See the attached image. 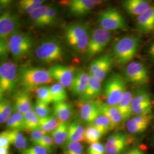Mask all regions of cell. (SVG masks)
Listing matches in <instances>:
<instances>
[{"mask_svg": "<svg viewBox=\"0 0 154 154\" xmlns=\"http://www.w3.org/2000/svg\"><path fill=\"white\" fill-rule=\"evenodd\" d=\"M97 21L100 28L107 31L127 30L128 26L121 13L115 8H109L101 11Z\"/></svg>", "mask_w": 154, "mask_h": 154, "instance_id": "7", "label": "cell"}, {"mask_svg": "<svg viewBox=\"0 0 154 154\" xmlns=\"http://www.w3.org/2000/svg\"><path fill=\"white\" fill-rule=\"evenodd\" d=\"M140 42V38L134 35H126L118 39L112 47L115 61L121 65L131 62L137 54Z\"/></svg>", "mask_w": 154, "mask_h": 154, "instance_id": "2", "label": "cell"}, {"mask_svg": "<svg viewBox=\"0 0 154 154\" xmlns=\"http://www.w3.org/2000/svg\"><path fill=\"white\" fill-rule=\"evenodd\" d=\"M14 110L22 114L32 110V102L28 91H18L14 96Z\"/></svg>", "mask_w": 154, "mask_h": 154, "instance_id": "21", "label": "cell"}, {"mask_svg": "<svg viewBox=\"0 0 154 154\" xmlns=\"http://www.w3.org/2000/svg\"><path fill=\"white\" fill-rule=\"evenodd\" d=\"M39 128V118L33 109L23 114V130L32 132Z\"/></svg>", "mask_w": 154, "mask_h": 154, "instance_id": "29", "label": "cell"}, {"mask_svg": "<svg viewBox=\"0 0 154 154\" xmlns=\"http://www.w3.org/2000/svg\"><path fill=\"white\" fill-rule=\"evenodd\" d=\"M125 78L121 74L114 73L109 77L105 82L106 103L111 106H116L126 90Z\"/></svg>", "mask_w": 154, "mask_h": 154, "instance_id": "4", "label": "cell"}, {"mask_svg": "<svg viewBox=\"0 0 154 154\" xmlns=\"http://www.w3.org/2000/svg\"><path fill=\"white\" fill-rule=\"evenodd\" d=\"M132 97L133 94L131 92L126 91L116 106L120 112L123 121H128L132 114Z\"/></svg>", "mask_w": 154, "mask_h": 154, "instance_id": "24", "label": "cell"}, {"mask_svg": "<svg viewBox=\"0 0 154 154\" xmlns=\"http://www.w3.org/2000/svg\"><path fill=\"white\" fill-rule=\"evenodd\" d=\"M54 143V142L52 137L46 134L37 145L42 146L45 148L48 149L50 152H51V149Z\"/></svg>", "mask_w": 154, "mask_h": 154, "instance_id": "47", "label": "cell"}, {"mask_svg": "<svg viewBox=\"0 0 154 154\" xmlns=\"http://www.w3.org/2000/svg\"><path fill=\"white\" fill-rule=\"evenodd\" d=\"M114 61V57L110 54L102 55L91 62L89 66V74L102 81L111 70Z\"/></svg>", "mask_w": 154, "mask_h": 154, "instance_id": "11", "label": "cell"}, {"mask_svg": "<svg viewBox=\"0 0 154 154\" xmlns=\"http://www.w3.org/2000/svg\"><path fill=\"white\" fill-rule=\"evenodd\" d=\"M60 124V122L55 116H48L39 119V128L46 133L53 132Z\"/></svg>", "mask_w": 154, "mask_h": 154, "instance_id": "31", "label": "cell"}, {"mask_svg": "<svg viewBox=\"0 0 154 154\" xmlns=\"http://www.w3.org/2000/svg\"><path fill=\"white\" fill-rule=\"evenodd\" d=\"M9 51L16 60H21L30 53L33 39L28 33L17 32L8 39Z\"/></svg>", "mask_w": 154, "mask_h": 154, "instance_id": "6", "label": "cell"}, {"mask_svg": "<svg viewBox=\"0 0 154 154\" xmlns=\"http://www.w3.org/2000/svg\"><path fill=\"white\" fill-rule=\"evenodd\" d=\"M11 144L9 130H8L1 132L0 134V147L9 149Z\"/></svg>", "mask_w": 154, "mask_h": 154, "instance_id": "46", "label": "cell"}, {"mask_svg": "<svg viewBox=\"0 0 154 154\" xmlns=\"http://www.w3.org/2000/svg\"><path fill=\"white\" fill-rule=\"evenodd\" d=\"M111 33L102 28L94 29L91 33L86 54L87 57L91 58L102 52L110 42Z\"/></svg>", "mask_w": 154, "mask_h": 154, "instance_id": "9", "label": "cell"}, {"mask_svg": "<svg viewBox=\"0 0 154 154\" xmlns=\"http://www.w3.org/2000/svg\"><path fill=\"white\" fill-rule=\"evenodd\" d=\"M18 17L13 13L6 11L0 17V39L8 40L13 34L18 32Z\"/></svg>", "mask_w": 154, "mask_h": 154, "instance_id": "13", "label": "cell"}, {"mask_svg": "<svg viewBox=\"0 0 154 154\" xmlns=\"http://www.w3.org/2000/svg\"><path fill=\"white\" fill-rule=\"evenodd\" d=\"M124 154H145L143 151L138 147H134L127 151Z\"/></svg>", "mask_w": 154, "mask_h": 154, "instance_id": "49", "label": "cell"}, {"mask_svg": "<svg viewBox=\"0 0 154 154\" xmlns=\"http://www.w3.org/2000/svg\"><path fill=\"white\" fill-rule=\"evenodd\" d=\"M127 81L138 85H145L149 83V75L147 68L142 62L131 61L125 69Z\"/></svg>", "mask_w": 154, "mask_h": 154, "instance_id": "10", "label": "cell"}, {"mask_svg": "<svg viewBox=\"0 0 154 154\" xmlns=\"http://www.w3.org/2000/svg\"><path fill=\"white\" fill-rule=\"evenodd\" d=\"M88 154H106L105 145L102 143L96 142L91 144L87 150Z\"/></svg>", "mask_w": 154, "mask_h": 154, "instance_id": "43", "label": "cell"}, {"mask_svg": "<svg viewBox=\"0 0 154 154\" xmlns=\"http://www.w3.org/2000/svg\"><path fill=\"white\" fill-rule=\"evenodd\" d=\"M43 0H22L18 5L19 11L23 14H30L35 9L42 5Z\"/></svg>", "mask_w": 154, "mask_h": 154, "instance_id": "34", "label": "cell"}, {"mask_svg": "<svg viewBox=\"0 0 154 154\" xmlns=\"http://www.w3.org/2000/svg\"><path fill=\"white\" fill-rule=\"evenodd\" d=\"M0 154H10L9 149L4 147L0 148Z\"/></svg>", "mask_w": 154, "mask_h": 154, "instance_id": "52", "label": "cell"}, {"mask_svg": "<svg viewBox=\"0 0 154 154\" xmlns=\"http://www.w3.org/2000/svg\"><path fill=\"white\" fill-rule=\"evenodd\" d=\"M81 118L88 123L93 124L100 114L98 101H86L80 107Z\"/></svg>", "mask_w": 154, "mask_h": 154, "instance_id": "17", "label": "cell"}, {"mask_svg": "<svg viewBox=\"0 0 154 154\" xmlns=\"http://www.w3.org/2000/svg\"><path fill=\"white\" fill-rule=\"evenodd\" d=\"M9 53H10V51L8 45V40L0 39V55L1 60L6 59Z\"/></svg>", "mask_w": 154, "mask_h": 154, "instance_id": "48", "label": "cell"}, {"mask_svg": "<svg viewBox=\"0 0 154 154\" xmlns=\"http://www.w3.org/2000/svg\"><path fill=\"white\" fill-rule=\"evenodd\" d=\"M62 154H85L84 146L81 142L66 143Z\"/></svg>", "mask_w": 154, "mask_h": 154, "instance_id": "40", "label": "cell"}, {"mask_svg": "<svg viewBox=\"0 0 154 154\" xmlns=\"http://www.w3.org/2000/svg\"><path fill=\"white\" fill-rule=\"evenodd\" d=\"M154 106L151 97L147 91L138 90L133 95L132 100V114L149 115L152 114Z\"/></svg>", "mask_w": 154, "mask_h": 154, "instance_id": "12", "label": "cell"}, {"mask_svg": "<svg viewBox=\"0 0 154 154\" xmlns=\"http://www.w3.org/2000/svg\"><path fill=\"white\" fill-rule=\"evenodd\" d=\"M102 91L101 81L98 78L90 74L88 83L85 91L81 96V99L85 102L89 101L98 97Z\"/></svg>", "mask_w": 154, "mask_h": 154, "instance_id": "22", "label": "cell"}, {"mask_svg": "<svg viewBox=\"0 0 154 154\" xmlns=\"http://www.w3.org/2000/svg\"><path fill=\"white\" fill-rule=\"evenodd\" d=\"M69 126L65 123H60L51 133V137L56 145L61 146L66 142L68 137Z\"/></svg>", "mask_w": 154, "mask_h": 154, "instance_id": "28", "label": "cell"}, {"mask_svg": "<svg viewBox=\"0 0 154 154\" xmlns=\"http://www.w3.org/2000/svg\"><path fill=\"white\" fill-rule=\"evenodd\" d=\"M30 133V140L34 145H37L46 135V132L39 128H37Z\"/></svg>", "mask_w": 154, "mask_h": 154, "instance_id": "44", "label": "cell"}, {"mask_svg": "<svg viewBox=\"0 0 154 154\" xmlns=\"http://www.w3.org/2000/svg\"><path fill=\"white\" fill-rule=\"evenodd\" d=\"M18 82L16 65L10 61L1 63L0 66V97L11 92Z\"/></svg>", "mask_w": 154, "mask_h": 154, "instance_id": "8", "label": "cell"}, {"mask_svg": "<svg viewBox=\"0 0 154 154\" xmlns=\"http://www.w3.org/2000/svg\"><path fill=\"white\" fill-rule=\"evenodd\" d=\"M35 91L37 100L47 104L53 102L49 87L45 85L36 88Z\"/></svg>", "mask_w": 154, "mask_h": 154, "instance_id": "39", "label": "cell"}, {"mask_svg": "<svg viewBox=\"0 0 154 154\" xmlns=\"http://www.w3.org/2000/svg\"><path fill=\"white\" fill-rule=\"evenodd\" d=\"M89 77V73L82 69H78L75 72L72 85L69 88L70 90L74 94L80 95L81 97L87 87Z\"/></svg>", "mask_w": 154, "mask_h": 154, "instance_id": "18", "label": "cell"}, {"mask_svg": "<svg viewBox=\"0 0 154 154\" xmlns=\"http://www.w3.org/2000/svg\"><path fill=\"white\" fill-rule=\"evenodd\" d=\"M137 25L143 33H149L154 29V6L138 17Z\"/></svg>", "mask_w": 154, "mask_h": 154, "instance_id": "23", "label": "cell"}, {"mask_svg": "<svg viewBox=\"0 0 154 154\" xmlns=\"http://www.w3.org/2000/svg\"><path fill=\"white\" fill-rule=\"evenodd\" d=\"M53 80L65 88H70L75 76L76 69L72 66L55 65L48 70Z\"/></svg>", "mask_w": 154, "mask_h": 154, "instance_id": "14", "label": "cell"}, {"mask_svg": "<svg viewBox=\"0 0 154 154\" xmlns=\"http://www.w3.org/2000/svg\"><path fill=\"white\" fill-rule=\"evenodd\" d=\"M56 17V11L53 8H50L45 17L42 27L51 25L55 20Z\"/></svg>", "mask_w": 154, "mask_h": 154, "instance_id": "45", "label": "cell"}, {"mask_svg": "<svg viewBox=\"0 0 154 154\" xmlns=\"http://www.w3.org/2000/svg\"><path fill=\"white\" fill-rule=\"evenodd\" d=\"M11 1H8V0H1V7H7L11 3Z\"/></svg>", "mask_w": 154, "mask_h": 154, "instance_id": "51", "label": "cell"}, {"mask_svg": "<svg viewBox=\"0 0 154 154\" xmlns=\"http://www.w3.org/2000/svg\"><path fill=\"white\" fill-rule=\"evenodd\" d=\"M66 42L75 52L86 53L90 35L86 25L74 23L67 25L64 29Z\"/></svg>", "mask_w": 154, "mask_h": 154, "instance_id": "3", "label": "cell"}, {"mask_svg": "<svg viewBox=\"0 0 154 154\" xmlns=\"http://www.w3.org/2000/svg\"><path fill=\"white\" fill-rule=\"evenodd\" d=\"M148 54L150 58L154 61V42L149 46Z\"/></svg>", "mask_w": 154, "mask_h": 154, "instance_id": "50", "label": "cell"}, {"mask_svg": "<svg viewBox=\"0 0 154 154\" xmlns=\"http://www.w3.org/2000/svg\"><path fill=\"white\" fill-rule=\"evenodd\" d=\"M9 137L11 144L21 151L26 149L28 142L26 138L19 130H9Z\"/></svg>", "mask_w": 154, "mask_h": 154, "instance_id": "30", "label": "cell"}, {"mask_svg": "<svg viewBox=\"0 0 154 154\" xmlns=\"http://www.w3.org/2000/svg\"><path fill=\"white\" fill-rule=\"evenodd\" d=\"M33 110L39 119L48 116L50 112V109L48 104L41 102L38 100H36Z\"/></svg>", "mask_w": 154, "mask_h": 154, "instance_id": "41", "label": "cell"}, {"mask_svg": "<svg viewBox=\"0 0 154 154\" xmlns=\"http://www.w3.org/2000/svg\"><path fill=\"white\" fill-rule=\"evenodd\" d=\"M6 127L9 130H23V114L15 112L6 122Z\"/></svg>", "mask_w": 154, "mask_h": 154, "instance_id": "36", "label": "cell"}, {"mask_svg": "<svg viewBox=\"0 0 154 154\" xmlns=\"http://www.w3.org/2000/svg\"><path fill=\"white\" fill-rule=\"evenodd\" d=\"M153 118L154 116L152 114L135 116L127 121V129L128 132L132 134L144 132L147 128Z\"/></svg>", "mask_w": 154, "mask_h": 154, "instance_id": "16", "label": "cell"}, {"mask_svg": "<svg viewBox=\"0 0 154 154\" xmlns=\"http://www.w3.org/2000/svg\"><path fill=\"white\" fill-rule=\"evenodd\" d=\"M53 110L54 116L60 123H65L67 121L72 112V105L66 101L54 102Z\"/></svg>", "mask_w": 154, "mask_h": 154, "instance_id": "26", "label": "cell"}, {"mask_svg": "<svg viewBox=\"0 0 154 154\" xmlns=\"http://www.w3.org/2000/svg\"><path fill=\"white\" fill-rule=\"evenodd\" d=\"M98 103L101 114L109 117L112 128L118 126L123 121L121 114L116 106H109L100 101H98Z\"/></svg>", "mask_w": 154, "mask_h": 154, "instance_id": "25", "label": "cell"}, {"mask_svg": "<svg viewBox=\"0 0 154 154\" xmlns=\"http://www.w3.org/2000/svg\"><path fill=\"white\" fill-rule=\"evenodd\" d=\"M48 70L37 67H23L18 73V82L26 91L53 82Z\"/></svg>", "mask_w": 154, "mask_h": 154, "instance_id": "1", "label": "cell"}, {"mask_svg": "<svg viewBox=\"0 0 154 154\" xmlns=\"http://www.w3.org/2000/svg\"><path fill=\"white\" fill-rule=\"evenodd\" d=\"M37 58L45 63L61 61L63 52L61 45L53 39H46L37 47L35 51Z\"/></svg>", "mask_w": 154, "mask_h": 154, "instance_id": "5", "label": "cell"}, {"mask_svg": "<svg viewBox=\"0 0 154 154\" xmlns=\"http://www.w3.org/2000/svg\"><path fill=\"white\" fill-rule=\"evenodd\" d=\"M132 140L126 134L117 132L112 134L105 144L106 154H121Z\"/></svg>", "mask_w": 154, "mask_h": 154, "instance_id": "15", "label": "cell"}, {"mask_svg": "<svg viewBox=\"0 0 154 154\" xmlns=\"http://www.w3.org/2000/svg\"><path fill=\"white\" fill-rule=\"evenodd\" d=\"M153 144H154V138H153Z\"/></svg>", "mask_w": 154, "mask_h": 154, "instance_id": "53", "label": "cell"}, {"mask_svg": "<svg viewBox=\"0 0 154 154\" xmlns=\"http://www.w3.org/2000/svg\"><path fill=\"white\" fill-rule=\"evenodd\" d=\"M49 152L48 149L39 145L26 148L21 151L22 154H48Z\"/></svg>", "mask_w": 154, "mask_h": 154, "instance_id": "42", "label": "cell"}, {"mask_svg": "<svg viewBox=\"0 0 154 154\" xmlns=\"http://www.w3.org/2000/svg\"><path fill=\"white\" fill-rule=\"evenodd\" d=\"M51 6L49 5H42L35 9L29 15L34 24L39 27H42L45 17Z\"/></svg>", "mask_w": 154, "mask_h": 154, "instance_id": "32", "label": "cell"}, {"mask_svg": "<svg viewBox=\"0 0 154 154\" xmlns=\"http://www.w3.org/2000/svg\"><path fill=\"white\" fill-rule=\"evenodd\" d=\"M125 11L133 16H139L151 7L150 2L145 0H127L123 2Z\"/></svg>", "mask_w": 154, "mask_h": 154, "instance_id": "20", "label": "cell"}, {"mask_svg": "<svg viewBox=\"0 0 154 154\" xmlns=\"http://www.w3.org/2000/svg\"><path fill=\"white\" fill-rule=\"evenodd\" d=\"M95 6L92 0H72L68 2L70 13L74 16H83L88 13Z\"/></svg>", "mask_w": 154, "mask_h": 154, "instance_id": "19", "label": "cell"}, {"mask_svg": "<svg viewBox=\"0 0 154 154\" xmlns=\"http://www.w3.org/2000/svg\"><path fill=\"white\" fill-rule=\"evenodd\" d=\"M53 102L66 101L67 98L65 88L59 83H56L50 87Z\"/></svg>", "mask_w": 154, "mask_h": 154, "instance_id": "35", "label": "cell"}, {"mask_svg": "<svg viewBox=\"0 0 154 154\" xmlns=\"http://www.w3.org/2000/svg\"><path fill=\"white\" fill-rule=\"evenodd\" d=\"M12 112V105L10 100L1 98L0 102V122L4 123L11 118Z\"/></svg>", "mask_w": 154, "mask_h": 154, "instance_id": "37", "label": "cell"}, {"mask_svg": "<svg viewBox=\"0 0 154 154\" xmlns=\"http://www.w3.org/2000/svg\"><path fill=\"white\" fill-rule=\"evenodd\" d=\"M93 125L104 135L109 130L112 129L110 119L107 116L101 114L94 122Z\"/></svg>", "mask_w": 154, "mask_h": 154, "instance_id": "38", "label": "cell"}, {"mask_svg": "<svg viewBox=\"0 0 154 154\" xmlns=\"http://www.w3.org/2000/svg\"><path fill=\"white\" fill-rule=\"evenodd\" d=\"M85 128L79 121L72 122L69 126L68 137L66 143L81 142L84 140Z\"/></svg>", "mask_w": 154, "mask_h": 154, "instance_id": "27", "label": "cell"}, {"mask_svg": "<svg viewBox=\"0 0 154 154\" xmlns=\"http://www.w3.org/2000/svg\"><path fill=\"white\" fill-rule=\"evenodd\" d=\"M103 135L100 131L93 125H89L85 128L84 134V141L88 144L98 142L100 139Z\"/></svg>", "mask_w": 154, "mask_h": 154, "instance_id": "33", "label": "cell"}]
</instances>
